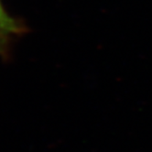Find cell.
<instances>
[{
    "label": "cell",
    "instance_id": "6da1fadb",
    "mask_svg": "<svg viewBox=\"0 0 152 152\" xmlns=\"http://www.w3.org/2000/svg\"><path fill=\"white\" fill-rule=\"evenodd\" d=\"M23 30V26L7 13L0 2V49L3 48L6 39L11 35H18Z\"/></svg>",
    "mask_w": 152,
    "mask_h": 152
}]
</instances>
